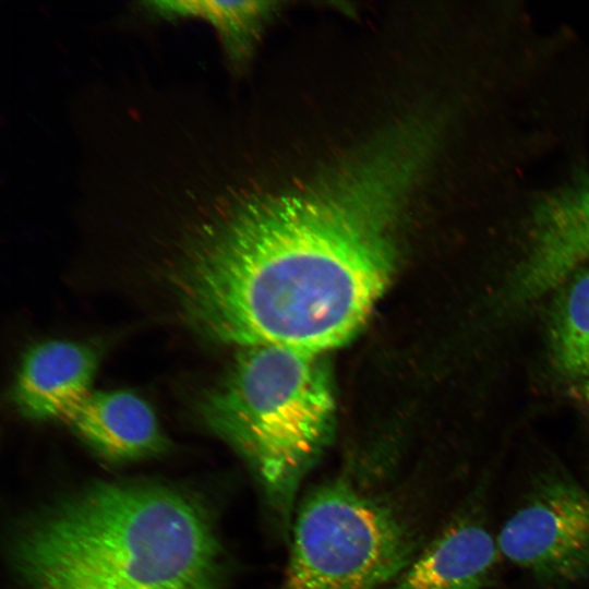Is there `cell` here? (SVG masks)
<instances>
[{
	"label": "cell",
	"instance_id": "1",
	"mask_svg": "<svg viewBox=\"0 0 589 589\" xmlns=\"http://www.w3.org/2000/svg\"><path fill=\"white\" fill-rule=\"evenodd\" d=\"M425 152L399 140L324 187L199 220L168 277L184 321L242 348L322 353L347 342L392 279L396 225Z\"/></svg>",
	"mask_w": 589,
	"mask_h": 589
},
{
	"label": "cell",
	"instance_id": "2",
	"mask_svg": "<svg viewBox=\"0 0 589 589\" xmlns=\"http://www.w3.org/2000/svg\"><path fill=\"white\" fill-rule=\"evenodd\" d=\"M25 589H221L223 552L206 507L148 484H101L60 502L21 533Z\"/></svg>",
	"mask_w": 589,
	"mask_h": 589
},
{
	"label": "cell",
	"instance_id": "3",
	"mask_svg": "<svg viewBox=\"0 0 589 589\" xmlns=\"http://www.w3.org/2000/svg\"><path fill=\"white\" fill-rule=\"evenodd\" d=\"M201 409L250 464L279 525L289 526L300 486L334 431V393L321 353L243 348Z\"/></svg>",
	"mask_w": 589,
	"mask_h": 589
},
{
	"label": "cell",
	"instance_id": "4",
	"mask_svg": "<svg viewBox=\"0 0 589 589\" xmlns=\"http://www.w3.org/2000/svg\"><path fill=\"white\" fill-rule=\"evenodd\" d=\"M293 517L279 589H380L419 552L400 514L349 480L312 489Z\"/></svg>",
	"mask_w": 589,
	"mask_h": 589
},
{
	"label": "cell",
	"instance_id": "5",
	"mask_svg": "<svg viewBox=\"0 0 589 589\" xmlns=\"http://www.w3.org/2000/svg\"><path fill=\"white\" fill-rule=\"evenodd\" d=\"M500 553L543 588L589 579V489L564 467L539 469L496 537Z\"/></svg>",
	"mask_w": 589,
	"mask_h": 589
},
{
	"label": "cell",
	"instance_id": "6",
	"mask_svg": "<svg viewBox=\"0 0 589 589\" xmlns=\"http://www.w3.org/2000/svg\"><path fill=\"white\" fill-rule=\"evenodd\" d=\"M488 481L481 480L446 525L388 589H489L498 558L488 524Z\"/></svg>",
	"mask_w": 589,
	"mask_h": 589
},
{
	"label": "cell",
	"instance_id": "7",
	"mask_svg": "<svg viewBox=\"0 0 589 589\" xmlns=\"http://www.w3.org/2000/svg\"><path fill=\"white\" fill-rule=\"evenodd\" d=\"M98 358L91 347L48 340L27 350L20 365L12 399L35 420L67 417L93 392Z\"/></svg>",
	"mask_w": 589,
	"mask_h": 589
},
{
	"label": "cell",
	"instance_id": "8",
	"mask_svg": "<svg viewBox=\"0 0 589 589\" xmlns=\"http://www.w3.org/2000/svg\"><path fill=\"white\" fill-rule=\"evenodd\" d=\"M64 422L111 459L146 456L165 443L151 406L128 390L92 392Z\"/></svg>",
	"mask_w": 589,
	"mask_h": 589
},
{
	"label": "cell",
	"instance_id": "9",
	"mask_svg": "<svg viewBox=\"0 0 589 589\" xmlns=\"http://www.w3.org/2000/svg\"><path fill=\"white\" fill-rule=\"evenodd\" d=\"M145 7L165 20L202 19L209 23L230 64L243 68L252 57L262 32L275 12L269 1H145Z\"/></svg>",
	"mask_w": 589,
	"mask_h": 589
},
{
	"label": "cell",
	"instance_id": "10",
	"mask_svg": "<svg viewBox=\"0 0 589 589\" xmlns=\"http://www.w3.org/2000/svg\"><path fill=\"white\" fill-rule=\"evenodd\" d=\"M551 312V361L561 377L589 394V263L557 287Z\"/></svg>",
	"mask_w": 589,
	"mask_h": 589
},
{
	"label": "cell",
	"instance_id": "11",
	"mask_svg": "<svg viewBox=\"0 0 589 589\" xmlns=\"http://www.w3.org/2000/svg\"><path fill=\"white\" fill-rule=\"evenodd\" d=\"M553 241L572 264L589 262V182L561 192L551 211Z\"/></svg>",
	"mask_w": 589,
	"mask_h": 589
}]
</instances>
